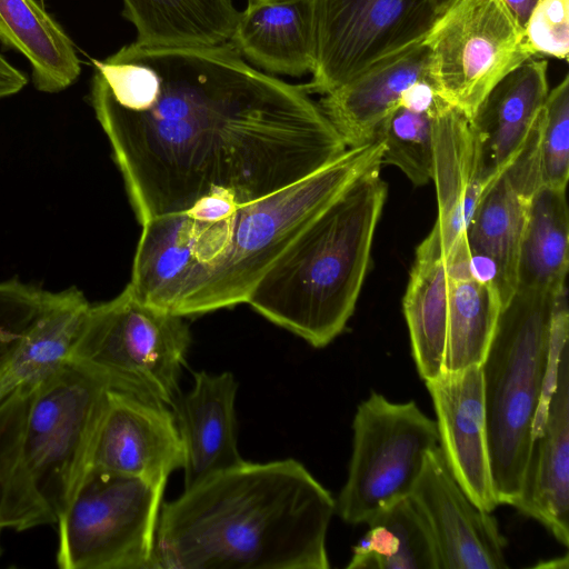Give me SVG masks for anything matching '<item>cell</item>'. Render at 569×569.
<instances>
[{
    "label": "cell",
    "instance_id": "cell-31",
    "mask_svg": "<svg viewBox=\"0 0 569 569\" xmlns=\"http://www.w3.org/2000/svg\"><path fill=\"white\" fill-rule=\"evenodd\" d=\"M540 174L545 186L566 189L569 178V76L551 90L542 108L539 141Z\"/></svg>",
    "mask_w": 569,
    "mask_h": 569
},
{
    "label": "cell",
    "instance_id": "cell-17",
    "mask_svg": "<svg viewBox=\"0 0 569 569\" xmlns=\"http://www.w3.org/2000/svg\"><path fill=\"white\" fill-rule=\"evenodd\" d=\"M237 389L229 371H199L191 390L173 399L170 408L183 448L184 489L243 461L238 450Z\"/></svg>",
    "mask_w": 569,
    "mask_h": 569
},
{
    "label": "cell",
    "instance_id": "cell-25",
    "mask_svg": "<svg viewBox=\"0 0 569 569\" xmlns=\"http://www.w3.org/2000/svg\"><path fill=\"white\" fill-rule=\"evenodd\" d=\"M90 306L74 287L48 292L9 360V369L20 385L32 390L71 361Z\"/></svg>",
    "mask_w": 569,
    "mask_h": 569
},
{
    "label": "cell",
    "instance_id": "cell-27",
    "mask_svg": "<svg viewBox=\"0 0 569 569\" xmlns=\"http://www.w3.org/2000/svg\"><path fill=\"white\" fill-rule=\"evenodd\" d=\"M366 525L369 530L353 547L348 569H440L430 527L410 496Z\"/></svg>",
    "mask_w": 569,
    "mask_h": 569
},
{
    "label": "cell",
    "instance_id": "cell-15",
    "mask_svg": "<svg viewBox=\"0 0 569 569\" xmlns=\"http://www.w3.org/2000/svg\"><path fill=\"white\" fill-rule=\"evenodd\" d=\"M432 399L439 447L468 498L481 510L499 506L491 475L480 366L443 371L426 382Z\"/></svg>",
    "mask_w": 569,
    "mask_h": 569
},
{
    "label": "cell",
    "instance_id": "cell-20",
    "mask_svg": "<svg viewBox=\"0 0 569 569\" xmlns=\"http://www.w3.org/2000/svg\"><path fill=\"white\" fill-rule=\"evenodd\" d=\"M422 79H431L423 42L323 94L319 106L347 147H357L375 140L403 91Z\"/></svg>",
    "mask_w": 569,
    "mask_h": 569
},
{
    "label": "cell",
    "instance_id": "cell-26",
    "mask_svg": "<svg viewBox=\"0 0 569 569\" xmlns=\"http://www.w3.org/2000/svg\"><path fill=\"white\" fill-rule=\"evenodd\" d=\"M569 216L566 189L541 184L531 197L517 270V289L558 292L566 286Z\"/></svg>",
    "mask_w": 569,
    "mask_h": 569
},
{
    "label": "cell",
    "instance_id": "cell-5",
    "mask_svg": "<svg viewBox=\"0 0 569 569\" xmlns=\"http://www.w3.org/2000/svg\"><path fill=\"white\" fill-rule=\"evenodd\" d=\"M558 292L517 289L500 310L480 363L499 505L513 506L520 496L535 426L555 383L561 351L569 343L568 302L555 303Z\"/></svg>",
    "mask_w": 569,
    "mask_h": 569
},
{
    "label": "cell",
    "instance_id": "cell-7",
    "mask_svg": "<svg viewBox=\"0 0 569 569\" xmlns=\"http://www.w3.org/2000/svg\"><path fill=\"white\" fill-rule=\"evenodd\" d=\"M163 486L89 468L57 519L61 569H158Z\"/></svg>",
    "mask_w": 569,
    "mask_h": 569
},
{
    "label": "cell",
    "instance_id": "cell-11",
    "mask_svg": "<svg viewBox=\"0 0 569 569\" xmlns=\"http://www.w3.org/2000/svg\"><path fill=\"white\" fill-rule=\"evenodd\" d=\"M443 0H312L309 92L327 94L422 43Z\"/></svg>",
    "mask_w": 569,
    "mask_h": 569
},
{
    "label": "cell",
    "instance_id": "cell-6",
    "mask_svg": "<svg viewBox=\"0 0 569 569\" xmlns=\"http://www.w3.org/2000/svg\"><path fill=\"white\" fill-rule=\"evenodd\" d=\"M190 343L183 317L141 301L127 284L90 306L71 361L111 390L170 407Z\"/></svg>",
    "mask_w": 569,
    "mask_h": 569
},
{
    "label": "cell",
    "instance_id": "cell-1",
    "mask_svg": "<svg viewBox=\"0 0 569 569\" xmlns=\"http://www.w3.org/2000/svg\"><path fill=\"white\" fill-rule=\"evenodd\" d=\"M94 67L90 103L140 223L227 197L244 204L348 149L311 97L229 44L132 42Z\"/></svg>",
    "mask_w": 569,
    "mask_h": 569
},
{
    "label": "cell",
    "instance_id": "cell-16",
    "mask_svg": "<svg viewBox=\"0 0 569 569\" xmlns=\"http://www.w3.org/2000/svg\"><path fill=\"white\" fill-rule=\"evenodd\" d=\"M512 507L569 546V343L561 351L555 383L536 422L521 492Z\"/></svg>",
    "mask_w": 569,
    "mask_h": 569
},
{
    "label": "cell",
    "instance_id": "cell-29",
    "mask_svg": "<svg viewBox=\"0 0 569 569\" xmlns=\"http://www.w3.org/2000/svg\"><path fill=\"white\" fill-rule=\"evenodd\" d=\"M30 391L20 386L0 407V527L18 531L56 523L54 517L32 490L20 463Z\"/></svg>",
    "mask_w": 569,
    "mask_h": 569
},
{
    "label": "cell",
    "instance_id": "cell-37",
    "mask_svg": "<svg viewBox=\"0 0 569 569\" xmlns=\"http://www.w3.org/2000/svg\"><path fill=\"white\" fill-rule=\"evenodd\" d=\"M12 352V349L0 346V371L8 367Z\"/></svg>",
    "mask_w": 569,
    "mask_h": 569
},
{
    "label": "cell",
    "instance_id": "cell-34",
    "mask_svg": "<svg viewBox=\"0 0 569 569\" xmlns=\"http://www.w3.org/2000/svg\"><path fill=\"white\" fill-rule=\"evenodd\" d=\"M27 83L28 77L0 53V98L19 92Z\"/></svg>",
    "mask_w": 569,
    "mask_h": 569
},
{
    "label": "cell",
    "instance_id": "cell-35",
    "mask_svg": "<svg viewBox=\"0 0 569 569\" xmlns=\"http://www.w3.org/2000/svg\"><path fill=\"white\" fill-rule=\"evenodd\" d=\"M20 386V382L10 371L9 365L0 371V407L18 391Z\"/></svg>",
    "mask_w": 569,
    "mask_h": 569
},
{
    "label": "cell",
    "instance_id": "cell-2",
    "mask_svg": "<svg viewBox=\"0 0 569 569\" xmlns=\"http://www.w3.org/2000/svg\"><path fill=\"white\" fill-rule=\"evenodd\" d=\"M382 153L376 139L259 200L143 222L128 286L141 301L183 318L247 303L291 240L357 179L381 168Z\"/></svg>",
    "mask_w": 569,
    "mask_h": 569
},
{
    "label": "cell",
    "instance_id": "cell-23",
    "mask_svg": "<svg viewBox=\"0 0 569 569\" xmlns=\"http://www.w3.org/2000/svg\"><path fill=\"white\" fill-rule=\"evenodd\" d=\"M0 41L30 62L39 91H62L81 73L72 40L38 0H0Z\"/></svg>",
    "mask_w": 569,
    "mask_h": 569
},
{
    "label": "cell",
    "instance_id": "cell-38",
    "mask_svg": "<svg viewBox=\"0 0 569 569\" xmlns=\"http://www.w3.org/2000/svg\"><path fill=\"white\" fill-rule=\"evenodd\" d=\"M3 528L0 527V540H1V532H2ZM2 555V548H1V542H0V556Z\"/></svg>",
    "mask_w": 569,
    "mask_h": 569
},
{
    "label": "cell",
    "instance_id": "cell-12",
    "mask_svg": "<svg viewBox=\"0 0 569 569\" xmlns=\"http://www.w3.org/2000/svg\"><path fill=\"white\" fill-rule=\"evenodd\" d=\"M542 110L515 159L486 187L466 227L469 252L497 269L501 308L517 290L520 242L531 197L542 184L539 141Z\"/></svg>",
    "mask_w": 569,
    "mask_h": 569
},
{
    "label": "cell",
    "instance_id": "cell-19",
    "mask_svg": "<svg viewBox=\"0 0 569 569\" xmlns=\"http://www.w3.org/2000/svg\"><path fill=\"white\" fill-rule=\"evenodd\" d=\"M433 166L438 218L443 254L463 244L466 227L485 190L480 176L478 142L467 118L445 104L433 117Z\"/></svg>",
    "mask_w": 569,
    "mask_h": 569
},
{
    "label": "cell",
    "instance_id": "cell-36",
    "mask_svg": "<svg viewBox=\"0 0 569 569\" xmlns=\"http://www.w3.org/2000/svg\"><path fill=\"white\" fill-rule=\"evenodd\" d=\"M506 2L511 8L512 12L523 27L536 0H506Z\"/></svg>",
    "mask_w": 569,
    "mask_h": 569
},
{
    "label": "cell",
    "instance_id": "cell-39",
    "mask_svg": "<svg viewBox=\"0 0 569 569\" xmlns=\"http://www.w3.org/2000/svg\"><path fill=\"white\" fill-rule=\"evenodd\" d=\"M253 1H280V0H253Z\"/></svg>",
    "mask_w": 569,
    "mask_h": 569
},
{
    "label": "cell",
    "instance_id": "cell-10",
    "mask_svg": "<svg viewBox=\"0 0 569 569\" xmlns=\"http://www.w3.org/2000/svg\"><path fill=\"white\" fill-rule=\"evenodd\" d=\"M423 43L439 96L469 119L505 76L536 57L506 0H445Z\"/></svg>",
    "mask_w": 569,
    "mask_h": 569
},
{
    "label": "cell",
    "instance_id": "cell-33",
    "mask_svg": "<svg viewBox=\"0 0 569 569\" xmlns=\"http://www.w3.org/2000/svg\"><path fill=\"white\" fill-rule=\"evenodd\" d=\"M48 292L17 280L0 282V346L14 350Z\"/></svg>",
    "mask_w": 569,
    "mask_h": 569
},
{
    "label": "cell",
    "instance_id": "cell-24",
    "mask_svg": "<svg viewBox=\"0 0 569 569\" xmlns=\"http://www.w3.org/2000/svg\"><path fill=\"white\" fill-rule=\"evenodd\" d=\"M139 44L209 47L228 43L239 19L231 0H122Z\"/></svg>",
    "mask_w": 569,
    "mask_h": 569
},
{
    "label": "cell",
    "instance_id": "cell-14",
    "mask_svg": "<svg viewBox=\"0 0 569 569\" xmlns=\"http://www.w3.org/2000/svg\"><path fill=\"white\" fill-rule=\"evenodd\" d=\"M182 466L183 448L171 408L110 389L89 468L166 487L169 475Z\"/></svg>",
    "mask_w": 569,
    "mask_h": 569
},
{
    "label": "cell",
    "instance_id": "cell-30",
    "mask_svg": "<svg viewBox=\"0 0 569 569\" xmlns=\"http://www.w3.org/2000/svg\"><path fill=\"white\" fill-rule=\"evenodd\" d=\"M375 139L383 143L382 164L395 166L415 184L431 181L433 166V120L402 106L381 122Z\"/></svg>",
    "mask_w": 569,
    "mask_h": 569
},
{
    "label": "cell",
    "instance_id": "cell-3",
    "mask_svg": "<svg viewBox=\"0 0 569 569\" xmlns=\"http://www.w3.org/2000/svg\"><path fill=\"white\" fill-rule=\"evenodd\" d=\"M336 499L295 459L218 472L164 503L158 569H328Z\"/></svg>",
    "mask_w": 569,
    "mask_h": 569
},
{
    "label": "cell",
    "instance_id": "cell-22",
    "mask_svg": "<svg viewBox=\"0 0 569 569\" xmlns=\"http://www.w3.org/2000/svg\"><path fill=\"white\" fill-rule=\"evenodd\" d=\"M449 274L438 224L416 249L402 300L412 358L429 382L443 371L448 329Z\"/></svg>",
    "mask_w": 569,
    "mask_h": 569
},
{
    "label": "cell",
    "instance_id": "cell-18",
    "mask_svg": "<svg viewBox=\"0 0 569 569\" xmlns=\"http://www.w3.org/2000/svg\"><path fill=\"white\" fill-rule=\"evenodd\" d=\"M547 72L545 58H529L490 90L470 119L485 189L525 144L549 92Z\"/></svg>",
    "mask_w": 569,
    "mask_h": 569
},
{
    "label": "cell",
    "instance_id": "cell-13",
    "mask_svg": "<svg viewBox=\"0 0 569 569\" xmlns=\"http://www.w3.org/2000/svg\"><path fill=\"white\" fill-rule=\"evenodd\" d=\"M425 516L440 569H503L506 540L489 511L479 509L452 476L440 447L431 450L410 495Z\"/></svg>",
    "mask_w": 569,
    "mask_h": 569
},
{
    "label": "cell",
    "instance_id": "cell-32",
    "mask_svg": "<svg viewBox=\"0 0 569 569\" xmlns=\"http://www.w3.org/2000/svg\"><path fill=\"white\" fill-rule=\"evenodd\" d=\"M532 53L567 60L569 56V0H536L523 24Z\"/></svg>",
    "mask_w": 569,
    "mask_h": 569
},
{
    "label": "cell",
    "instance_id": "cell-4",
    "mask_svg": "<svg viewBox=\"0 0 569 569\" xmlns=\"http://www.w3.org/2000/svg\"><path fill=\"white\" fill-rule=\"evenodd\" d=\"M375 168L317 214L282 250L247 303L315 348L332 342L352 316L388 192Z\"/></svg>",
    "mask_w": 569,
    "mask_h": 569
},
{
    "label": "cell",
    "instance_id": "cell-21",
    "mask_svg": "<svg viewBox=\"0 0 569 569\" xmlns=\"http://www.w3.org/2000/svg\"><path fill=\"white\" fill-rule=\"evenodd\" d=\"M228 43L267 72L292 77L312 72V0H248Z\"/></svg>",
    "mask_w": 569,
    "mask_h": 569
},
{
    "label": "cell",
    "instance_id": "cell-28",
    "mask_svg": "<svg viewBox=\"0 0 569 569\" xmlns=\"http://www.w3.org/2000/svg\"><path fill=\"white\" fill-rule=\"evenodd\" d=\"M501 301L495 286L449 276L445 371L480 366L496 330Z\"/></svg>",
    "mask_w": 569,
    "mask_h": 569
},
{
    "label": "cell",
    "instance_id": "cell-9",
    "mask_svg": "<svg viewBox=\"0 0 569 569\" xmlns=\"http://www.w3.org/2000/svg\"><path fill=\"white\" fill-rule=\"evenodd\" d=\"M352 432L336 512L360 525L411 495L427 455L439 447V433L415 401L392 402L376 391L358 405Z\"/></svg>",
    "mask_w": 569,
    "mask_h": 569
},
{
    "label": "cell",
    "instance_id": "cell-8",
    "mask_svg": "<svg viewBox=\"0 0 569 569\" xmlns=\"http://www.w3.org/2000/svg\"><path fill=\"white\" fill-rule=\"evenodd\" d=\"M109 391L73 361L30 391L20 463L56 522L89 469Z\"/></svg>",
    "mask_w": 569,
    "mask_h": 569
}]
</instances>
